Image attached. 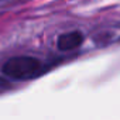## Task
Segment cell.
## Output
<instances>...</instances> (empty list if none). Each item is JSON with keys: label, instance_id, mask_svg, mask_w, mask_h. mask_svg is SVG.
Returning <instances> with one entry per match:
<instances>
[{"label": "cell", "instance_id": "6da1fadb", "mask_svg": "<svg viewBox=\"0 0 120 120\" xmlns=\"http://www.w3.org/2000/svg\"><path fill=\"white\" fill-rule=\"evenodd\" d=\"M2 71L7 78L27 81L38 76L42 72V62L31 55H17L7 59Z\"/></svg>", "mask_w": 120, "mask_h": 120}, {"label": "cell", "instance_id": "7a4b0ae2", "mask_svg": "<svg viewBox=\"0 0 120 120\" xmlns=\"http://www.w3.org/2000/svg\"><path fill=\"white\" fill-rule=\"evenodd\" d=\"M82 42H83V34L81 31H69L58 37L56 45L61 51H72L79 48Z\"/></svg>", "mask_w": 120, "mask_h": 120}, {"label": "cell", "instance_id": "3957f363", "mask_svg": "<svg viewBox=\"0 0 120 120\" xmlns=\"http://www.w3.org/2000/svg\"><path fill=\"white\" fill-rule=\"evenodd\" d=\"M10 88V83L4 79V78H0V93H3L4 90H7Z\"/></svg>", "mask_w": 120, "mask_h": 120}]
</instances>
